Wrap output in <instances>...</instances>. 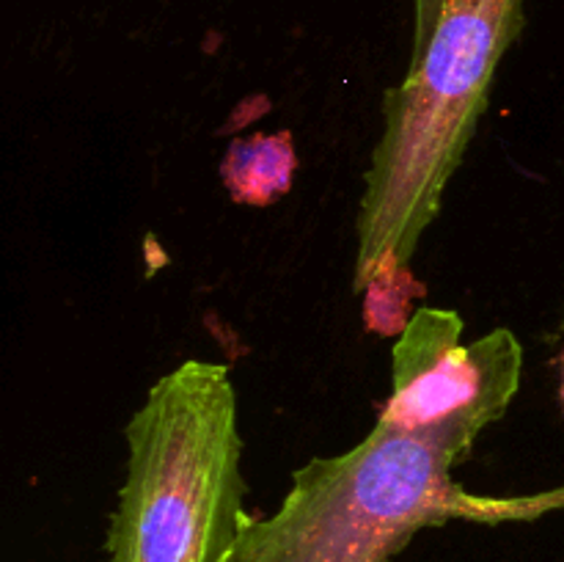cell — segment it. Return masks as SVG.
<instances>
[{"label":"cell","mask_w":564,"mask_h":562,"mask_svg":"<svg viewBox=\"0 0 564 562\" xmlns=\"http://www.w3.org/2000/svg\"><path fill=\"white\" fill-rule=\"evenodd\" d=\"M523 28V0H444L411 69L386 94L367 171L352 290L408 268L488 108L496 69Z\"/></svg>","instance_id":"1"},{"label":"cell","mask_w":564,"mask_h":562,"mask_svg":"<svg viewBox=\"0 0 564 562\" xmlns=\"http://www.w3.org/2000/svg\"><path fill=\"white\" fill-rule=\"evenodd\" d=\"M468 450L378 419L336 457H314L268 518L242 521L224 562H391L424 527L449 518L512 521L564 505V490L532 499H485L452 479Z\"/></svg>","instance_id":"2"},{"label":"cell","mask_w":564,"mask_h":562,"mask_svg":"<svg viewBox=\"0 0 564 562\" xmlns=\"http://www.w3.org/2000/svg\"><path fill=\"white\" fill-rule=\"evenodd\" d=\"M127 477L108 562H224L242 510V435L229 367L180 364L127 424Z\"/></svg>","instance_id":"3"},{"label":"cell","mask_w":564,"mask_h":562,"mask_svg":"<svg viewBox=\"0 0 564 562\" xmlns=\"http://www.w3.org/2000/svg\"><path fill=\"white\" fill-rule=\"evenodd\" d=\"M452 309L413 312L394 345V378L380 419L471 452L477 435L501 419L521 386L523 347L507 328L463 345Z\"/></svg>","instance_id":"4"},{"label":"cell","mask_w":564,"mask_h":562,"mask_svg":"<svg viewBox=\"0 0 564 562\" xmlns=\"http://www.w3.org/2000/svg\"><path fill=\"white\" fill-rule=\"evenodd\" d=\"M220 171L237 202H275L292 185V171H295L292 136L279 132V136H253L246 141H235Z\"/></svg>","instance_id":"5"},{"label":"cell","mask_w":564,"mask_h":562,"mask_svg":"<svg viewBox=\"0 0 564 562\" xmlns=\"http://www.w3.org/2000/svg\"><path fill=\"white\" fill-rule=\"evenodd\" d=\"M444 0H413V50L422 47L433 33Z\"/></svg>","instance_id":"6"},{"label":"cell","mask_w":564,"mask_h":562,"mask_svg":"<svg viewBox=\"0 0 564 562\" xmlns=\"http://www.w3.org/2000/svg\"><path fill=\"white\" fill-rule=\"evenodd\" d=\"M560 397H562V411H564V356H562V389H560Z\"/></svg>","instance_id":"7"}]
</instances>
